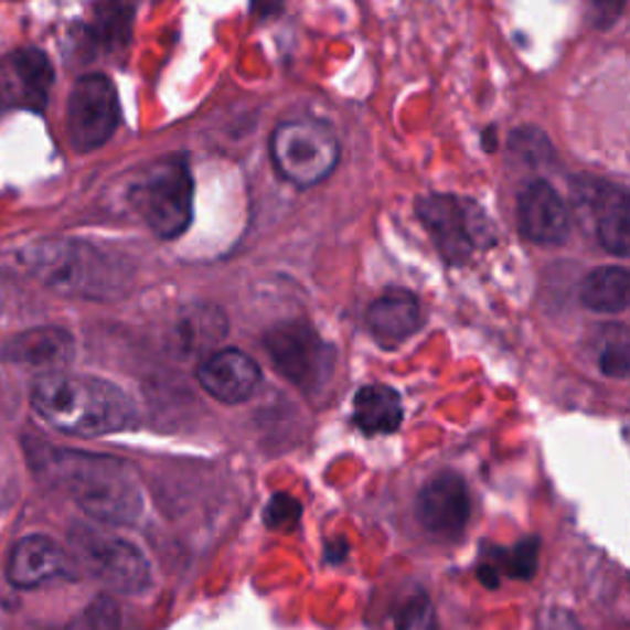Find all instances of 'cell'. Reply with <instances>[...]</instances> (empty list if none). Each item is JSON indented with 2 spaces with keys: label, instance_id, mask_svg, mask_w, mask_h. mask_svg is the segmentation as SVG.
Here are the masks:
<instances>
[{
  "label": "cell",
  "instance_id": "cell-20",
  "mask_svg": "<svg viewBox=\"0 0 630 630\" xmlns=\"http://www.w3.org/2000/svg\"><path fill=\"white\" fill-rule=\"evenodd\" d=\"M67 630H121V611L111 596H99L74 618Z\"/></svg>",
  "mask_w": 630,
  "mask_h": 630
},
{
  "label": "cell",
  "instance_id": "cell-1",
  "mask_svg": "<svg viewBox=\"0 0 630 630\" xmlns=\"http://www.w3.org/2000/svg\"><path fill=\"white\" fill-rule=\"evenodd\" d=\"M42 476L67 490L89 517L104 525H134L143 512V495L131 466L109 456H94L64 448H35L32 451Z\"/></svg>",
  "mask_w": 630,
  "mask_h": 630
},
{
  "label": "cell",
  "instance_id": "cell-14",
  "mask_svg": "<svg viewBox=\"0 0 630 630\" xmlns=\"http://www.w3.org/2000/svg\"><path fill=\"white\" fill-rule=\"evenodd\" d=\"M70 572L67 552L47 535L20 540L8 559V581L18 589H40Z\"/></svg>",
  "mask_w": 630,
  "mask_h": 630
},
{
  "label": "cell",
  "instance_id": "cell-7",
  "mask_svg": "<svg viewBox=\"0 0 630 630\" xmlns=\"http://www.w3.org/2000/svg\"><path fill=\"white\" fill-rule=\"evenodd\" d=\"M70 547L82 567L111 591L141 594L151 586V564L128 540L77 525L70 532Z\"/></svg>",
  "mask_w": 630,
  "mask_h": 630
},
{
  "label": "cell",
  "instance_id": "cell-22",
  "mask_svg": "<svg viewBox=\"0 0 630 630\" xmlns=\"http://www.w3.org/2000/svg\"><path fill=\"white\" fill-rule=\"evenodd\" d=\"M397 630H436V611L429 594L414 591L397 613Z\"/></svg>",
  "mask_w": 630,
  "mask_h": 630
},
{
  "label": "cell",
  "instance_id": "cell-4",
  "mask_svg": "<svg viewBox=\"0 0 630 630\" xmlns=\"http://www.w3.org/2000/svg\"><path fill=\"white\" fill-rule=\"evenodd\" d=\"M138 215L160 239H175L192 220V178L183 158H163L143 170L131 188Z\"/></svg>",
  "mask_w": 630,
  "mask_h": 630
},
{
  "label": "cell",
  "instance_id": "cell-18",
  "mask_svg": "<svg viewBox=\"0 0 630 630\" xmlns=\"http://www.w3.org/2000/svg\"><path fill=\"white\" fill-rule=\"evenodd\" d=\"M402 419L404 407L399 392L387 387V384H367L355 394L352 421L362 434H394L402 426Z\"/></svg>",
  "mask_w": 630,
  "mask_h": 630
},
{
  "label": "cell",
  "instance_id": "cell-15",
  "mask_svg": "<svg viewBox=\"0 0 630 630\" xmlns=\"http://www.w3.org/2000/svg\"><path fill=\"white\" fill-rule=\"evenodd\" d=\"M74 355V340L67 330L35 328L20 333L0 348V357L25 370H38L42 375H55L70 365Z\"/></svg>",
  "mask_w": 630,
  "mask_h": 630
},
{
  "label": "cell",
  "instance_id": "cell-25",
  "mask_svg": "<svg viewBox=\"0 0 630 630\" xmlns=\"http://www.w3.org/2000/svg\"><path fill=\"white\" fill-rule=\"evenodd\" d=\"M540 630H584V626L572 611L557 606V608H549V611H544Z\"/></svg>",
  "mask_w": 630,
  "mask_h": 630
},
{
  "label": "cell",
  "instance_id": "cell-9",
  "mask_svg": "<svg viewBox=\"0 0 630 630\" xmlns=\"http://www.w3.org/2000/svg\"><path fill=\"white\" fill-rule=\"evenodd\" d=\"M119 94L104 74H84L67 102V136L74 151L89 153L104 146L119 126Z\"/></svg>",
  "mask_w": 630,
  "mask_h": 630
},
{
  "label": "cell",
  "instance_id": "cell-6",
  "mask_svg": "<svg viewBox=\"0 0 630 630\" xmlns=\"http://www.w3.org/2000/svg\"><path fill=\"white\" fill-rule=\"evenodd\" d=\"M416 215L429 229L436 249L448 264H463L473 252L495 242L488 215L478 202L453 195H426L416 202Z\"/></svg>",
  "mask_w": 630,
  "mask_h": 630
},
{
  "label": "cell",
  "instance_id": "cell-12",
  "mask_svg": "<svg viewBox=\"0 0 630 630\" xmlns=\"http://www.w3.org/2000/svg\"><path fill=\"white\" fill-rule=\"evenodd\" d=\"M197 382L212 399L242 404L259 387L261 370L242 350H217L200 365Z\"/></svg>",
  "mask_w": 630,
  "mask_h": 630
},
{
  "label": "cell",
  "instance_id": "cell-16",
  "mask_svg": "<svg viewBox=\"0 0 630 630\" xmlns=\"http://www.w3.org/2000/svg\"><path fill=\"white\" fill-rule=\"evenodd\" d=\"M424 323L421 306L409 291H387L367 311V325L382 348H397Z\"/></svg>",
  "mask_w": 630,
  "mask_h": 630
},
{
  "label": "cell",
  "instance_id": "cell-24",
  "mask_svg": "<svg viewBox=\"0 0 630 630\" xmlns=\"http://www.w3.org/2000/svg\"><path fill=\"white\" fill-rule=\"evenodd\" d=\"M537 540H522L515 549L508 554V572L517 579H530L537 569Z\"/></svg>",
  "mask_w": 630,
  "mask_h": 630
},
{
  "label": "cell",
  "instance_id": "cell-13",
  "mask_svg": "<svg viewBox=\"0 0 630 630\" xmlns=\"http://www.w3.org/2000/svg\"><path fill=\"white\" fill-rule=\"evenodd\" d=\"M520 229L535 244H562L569 234V210L562 195L544 180L530 183L517 205Z\"/></svg>",
  "mask_w": 630,
  "mask_h": 630
},
{
  "label": "cell",
  "instance_id": "cell-8",
  "mask_svg": "<svg viewBox=\"0 0 630 630\" xmlns=\"http://www.w3.org/2000/svg\"><path fill=\"white\" fill-rule=\"evenodd\" d=\"M264 348L269 352L274 367L303 392H316L328 382L335 365V352L311 325L281 323L271 328L264 338Z\"/></svg>",
  "mask_w": 630,
  "mask_h": 630
},
{
  "label": "cell",
  "instance_id": "cell-17",
  "mask_svg": "<svg viewBox=\"0 0 630 630\" xmlns=\"http://www.w3.org/2000/svg\"><path fill=\"white\" fill-rule=\"evenodd\" d=\"M594 197L596 234L601 247L613 256H628L630 252V205L628 192L618 185L589 183Z\"/></svg>",
  "mask_w": 630,
  "mask_h": 630
},
{
  "label": "cell",
  "instance_id": "cell-3",
  "mask_svg": "<svg viewBox=\"0 0 630 630\" xmlns=\"http://www.w3.org/2000/svg\"><path fill=\"white\" fill-rule=\"evenodd\" d=\"M28 271L47 288L77 298H116L131 281L128 264L79 239L38 242L25 252Z\"/></svg>",
  "mask_w": 630,
  "mask_h": 630
},
{
  "label": "cell",
  "instance_id": "cell-2",
  "mask_svg": "<svg viewBox=\"0 0 630 630\" xmlns=\"http://www.w3.org/2000/svg\"><path fill=\"white\" fill-rule=\"evenodd\" d=\"M32 407L57 431L72 436H106L131 429L138 414L116 384L89 375H42L32 384Z\"/></svg>",
  "mask_w": 630,
  "mask_h": 630
},
{
  "label": "cell",
  "instance_id": "cell-5",
  "mask_svg": "<svg viewBox=\"0 0 630 630\" xmlns=\"http://www.w3.org/2000/svg\"><path fill=\"white\" fill-rule=\"evenodd\" d=\"M276 173L296 188H313L333 173L340 160V141L333 126L318 119H293L276 126L271 136Z\"/></svg>",
  "mask_w": 630,
  "mask_h": 630
},
{
  "label": "cell",
  "instance_id": "cell-23",
  "mask_svg": "<svg viewBox=\"0 0 630 630\" xmlns=\"http://www.w3.org/2000/svg\"><path fill=\"white\" fill-rule=\"evenodd\" d=\"M264 520L271 530H279V532L293 530L298 525V520H301V503L286 493H276L271 498V503L266 505Z\"/></svg>",
  "mask_w": 630,
  "mask_h": 630
},
{
  "label": "cell",
  "instance_id": "cell-10",
  "mask_svg": "<svg viewBox=\"0 0 630 630\" xmlns=\"http://www.w3.org/2000/svg\"><path fill=\"white\" fill-rule=\"evenodd\" d=\"M416 515L431 537L451 542L463 535L471 520V495L461 476L441 473L424 485L416 500Z\"/></svg>",
  "mask_w": 630,
  "mask_h": 630
},
{
  "label": "cell",
  "instance_id": "cell-19",
  "mask_svg": "<svg viewBox=\"0 0 630 630\" xmlns=\"http://www.w3.org/2000/svg\"><path fill=\"white\" fill-rule=\"evenodd\" d=\"M581 303L596 313H621L628 308V271L623 266H601L581 284Z\"/></svg>",
  "mask_w": 630,
  "mask_h": 630
},
{
  "label": "cell",
  "instance_id": "cell-11",
  "mask_svg": "<svg viewBox=\"0 0 630 630\" xmlns=\"http://www.w3.org/2000/svg\"><path fill=\"white\" fill-rule=\"evenodd\" d=\"M50 60L40 50H18L0 62V111L42 109L52 89Z\"/></svg>",
  "mask_w": 630,
  "mask_h": 630
},
{
  "label": "cell",
  "instance_id": "cell-21",
  "mask_svg": "<svg viewBox=\"0 0 630 630\" xmlns=\"http://www.w3.org/2000/svg\"><path fill=\"white\" fill-rule=\"evenodd\" d=\"M613 333L604 343L601 355H599V365L606 377H616V380H626L630 372V348H628V335L626 328L618 325L613 328Z\"/></svg>",
  "mask_w": 630,
  "mask_h": 630
}]
</instances>
